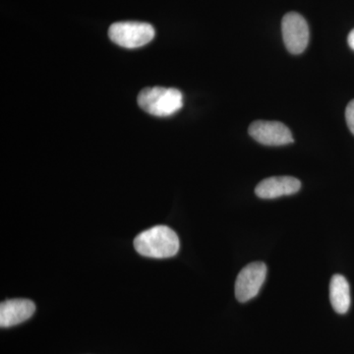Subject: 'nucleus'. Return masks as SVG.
<instances>
[{
	"label": "nucleus",
	"mask_w": 354,
	"mask_h": 354,
	"mask_svg": "<svg viewBox=\"0 0 354 354\" xmlns=\"http://www.w3.org/2000/svg\"><path fill=\"white\" fill-rule=\"evenodd\" d=\"M179 239L174 230L165 225H157L141 232L134 239V248L140 255L155 259L176 256L179 251Z\"/></svg>",
	"instance_id": "obj_1"
},
{
	"label": "nucleus",
	"mask_w": 354,
	"mask_h": 354,
	"mask_svg": "<svg viewBox=\"0 0 354 354\" xmlns=\"http://www.w3.org/2000/svg\"><path fill=\"white\" fill-rule=\"evenodd\" d=\"M140 108L151 115L167 118L183 106V95L174 88H145L138 95Z\"/></svg>",
	"instance_id": "obj_2"
},
{
	"label": "nucleus",
	"mask_w": 354,
	"mask_h": 354,
	"mask_svg": "<svg viewBox=\"0 0 354 354\" xmlns=\"http://www.w3.org/2000/svg\"><path fill=\"white\" fill-rule=\"evenodd\" d=\"M109 37L122 48H137L153 41L155 29L148 23L118 22L109 27Z\"/></svg>",
	"instance_id": "obj_3"
},
{
	"label": "nucleus",
	"mask_w": 354,
	"mask_h": 354,
	"mask_svg": "<svg viewBox=\"0 0 354 354\" xmlns=\"http://www.w3.org/2000/svg\"><path fill=\"white\" fill-rule=\"evenodd\" d=\"M283 43L286 50L292 55H300L306 50L309 44V26L300 14H286L281 23Z\"/></svg>",
	"instance_id": "obj_4"
},
{
	"label": "nucleus",
	"mask_w": 354,
	"mask_h": 354,
	"mask_svg": "<svg viewBox=\"0 0 354 354\" xmlns=\"http://www.w3.org/2000/svg\"><path fill=\"white\" fill-rule=\"evenodd\" d=\"M267 276V266L254 262L245 266L235 281V297L239 302L249 301L259 293Z\"/></svg>",
	"instance_id": "obj_5"
},
{
	"label": "nucleus",
	"mask_w": 354,
	"mask_h": 354,
	"mask_svg": "<svg viewBox=\"0 0 354 354\" xmlns=\"http://www.w3.org/2000/svg\"><path fill=\"white\" fill-rule=\"evenodd\" d=\"M248 132L254 140L265 146H285L295 142L288 127L279 121H255L249 127Z\"/></svg>",
	"instance_id": "obj_6"
},
{
	"label": "nucleus",
	"mask_w": 354,
	"mask_h": 354,
	"mask_svg": "<svg viewBox=\"0 0 354 354\" xmlns=\"http://www.w3.org/2000/svg\"><path fill=\"white\" fill-rule=\"evenodd\" d=\"M301 188V183L295 177L274 176L261 181L256 187L255 193L262 199H276L297 193Z\"/></svg>",
	"instance_id": "obj_7"
},
{
	"label": "nucleus",
	"mask_w": 354,
	"mask_h": 354,
	"mask_svg": "<svg viewBox=\"0 0 354 354\" xmlns=\"http://www.w3.org/2000/svg\"><path fill=\"white\" fill-rule=\"evenodd\" d=\"M36 305L29 299H9L0 304V326L10 328L31 318Z\"/></svg>",
	"instance_id": "obj_8"
},
{
	"label": "nucleus",
	"mask_w": 354,
	"mask_h": 354,
	"mask_svg": "<svg viewBox=\"0 0 354 354\" xmlns=\"http://www.w3.org/2000/svg\"><path fill=\"white\" fill-rule=\"evenodd\" d=\"M330 299L333 308L339 314H346L351 307V288L342 274H335L330 279Z\"/></svg>",
	"instance_id": "obj_9"
},
{
	"label": "nucleus",
	"mask_w": 354,
	"mask_h": 354,
	"mask_svg": "<svg viewBox=\"0 0 354 354\" xmlns=\"http://www.w3.org/2000/svg\"><path fill=\"white\" fill-rule=\"evenodd\" d=\"M346 120L351 132L354 135V100L349 102L346 109Z\"/></svg>",
	"instance_id": "obj_10"
},
{
	"label": "nucleus",
	"mask_w": 354,
	"mask_h": 354,
	"mask_svg": "<svg viewBox=\"0 0 354 354\" xmlns=\"http://www.w3.org/2000/svg\"><path fill=\"white\" fill-rule=\"evenodd\" d=\"M348 41L351 50H354V29L353 30V31L349 32Z\"/></svg>",
	"instance_id": "obj_11"
}]
</instances>
